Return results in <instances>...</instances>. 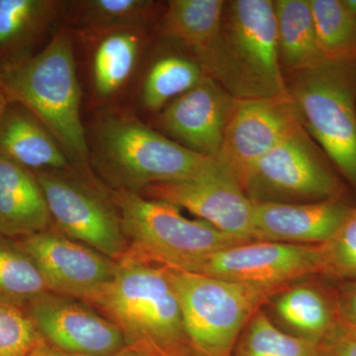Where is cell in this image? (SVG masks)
Returning a JSON list of instances; mask_svg holds the SVG:
<instances>
[{
	"instance_id": "obj_27",
	"label": "cell",
	"mask_w": 356,
	"mask_h": 356,
	"mask_svg": "<svg viewBox=\"0 0 356 356\" xmlns=\"http://www.w3.org/2000/svg\"><path fill=\"white\" fill-rule=\"evenodd\" d=\"M310 6L323 58L356 60V18L343 0H310Z\"/></svg>"
},
{
	"instance_id": "obj_13",
	"label": "cell",
	"mask_w": 356,
	"mask_h": 356,
	"mask_svg": "<svg viewBox=\"0 0 356 356\" xmlns=\"http://www.w3.org/2000/svg\"><path fill=\"white\" fill-rule=\"evenodd\" d=\"M300 124L289 95L238 100L216 161L241 184L248 170Z\"/></svg>"
},
{
	"instance_id": "obj_36",
	"label": "cell",
	"mask_w": 356,
	"mask_h": 356,
	"mask_svg": "<svg viewBox=\"0 0 356 356\" xmlns=\"http://www.w3.org/2000/svg\"><path fill=\"white\" fill-rule=\"evenodd\" d=\"M344 6L356 18V0H343Z\"/></svg>"
},
{
	"instance_id": "obj_26",
	"label": "cell",
	"mask_w": 356,
	"mask_h": 356,
	"mask_svg": "<svg viewBox=\"0 0 356 356\" xmlns=\"http://www.w3.org/2000/svg\"><path fill=\"white\" fill-rule=\"evenodd\" d=\"M275 309L287 325L311 337L332 334L339 324V315L334 314L327 298L310 286L299 285L283 292L276 301Z\"/></svg>"
},
{
	"instance_id": "obj_7",
	"label": "cell",
	"mask_w": 356,
	"mask_h": 356,
	"mask_svg": "<svg viewBox=\"0 0 356 356\" xmlns=\"http://www.w3.org/2000/svg\"><path fill=\"white\" fill-rule=\"evenodd\" d=\"M187 341L202 356H229L245 325L275 292L168 267Z\"/></svg>"
},
{
	"instance_id": "obj_4",
	"label": "cell",
	"mask_w": 356,
	"mask_h": 356,
	"mask_svg": "<svg viewBox=\"0 0 356 356\" xmlns=\"http://www.w3.org/2000/svg\"><path fill=\"white\" fill-rule=\"evenodd\" d=\"M118 327L130 348L175 356L187 341L181 309L168 267L128 252L113 280L91 304Z\"/></svg>"
},
{
	"instance_id": "obj_34",
	"label": "cell",
	"mask_w": 356,
	"mask_h": 356,
	"mask_svg": "<svg viewBox=\"0 0 356 356\" xmlns=\"http://www.w3.org/2000/svg\"><path fill=\"white\" fill-rule=\"evenodd\" d=\"M115 356H152L144 353V351L136 350V348H130V346H126L124 350H122L120 353H117Z\"/></svg>"
},
{
	"instance_id": "obj_6",
	"label": "cell",
	"mask_w": 356,
	"mask_h": 356,
	"mask_svg": "<svg viewBox=\"0 0 356 356\" xmlns=\"http://www.w3.org/2000/svg\"><path fill=\"white\" fill-rule=\"evenodd\" d=\"M124 233L135 254L161 266L185 270L211 254L252 241L229 235L202 220H191L179 208L119 189L115 194Z\"/></svg>"
},
{
	"instance_id": "obj_24",
	"label": "cell",
	"mask_w": 356,
	"mask_h": 356,
	"mask_svg": "<svg viewBox=\"0 0 356 356\" xmlns=\"http://www.w3.org/2000/svg\"><path fill=\"white\" fill-rule=\"evenodd\" d=\"M273 3L282 69L291 74L324 60L316 36L310 0H277Z\"/></svg>"
},
{
	"instance_id": "obj_33",
	"label": "cell",
	"mask_w": 356,
	"mask_h": 356,
	"mask_svg": "<svg viewBox=\"0 0 356 356\" xmlns=\"http://www.w3.org/2000/svg\"><path fill=\"white\" fill-rule=\"evenodd\" d=\"M27 356H86L81 355H77V353H70V351H65L60 350V348H56V346H51V344L43 341L41 344H39L31 353H29Z\"/></svg>"
},
{
	"instance_id": "obj_12",
	"label": "cell",
	"mask_w": 356,
	"mask_h": 356,
	"mask_svg": "<svg viewBox=\"0 0 356 356\" xmlns=\"http://www.w3.org/2000/svg\"><path fill=\"white\" fill-rule=\"evenodd\" d=\"M142 192L145 197L189 211L224 233L254 241V203L238 180L219 163L201 177L149 185L139 193Z\"/></svg>"
},
{
	"instance_id": "obj_2",
	"label": "cell",
	"mask_w": 356,
	"mask_h": 356,
	"mask_svg": "<svg viewBox=\"0 0 356 356\" xmlns=\"http://www.w3.org/2000/svg\"><path fill=\"white\" fill-rule=\"evenodd\" d=\"M194 58L205 76L236 99L289 95L270 0L226 1L219 34Z\"/></svg>"
},
{
	"instance_id": "obj_31",
	"label": "cell",
	"mask_w": 356,
	"mask_h": 356,
	"mask_svg": "<svg viewBox=\"0 0 356 356\" xmlns=\"http://www.w3.org/2000/svg\"><path fill=\"white\" fill-rule=\"evenodd\" d=\"M337 310L339 321L356 331V280L341 290Z\"/></svg>"
},
{
	"instance_id": "obj_25",
	"label": "cell",
	"mask_w": 356,
	"mask_h": 356,
	"mask_svg": "<svg viewBox=\"0 0 356 356\" xmlns=\"http://www.w3.org/2000/svg\"><path fill=\"white\" fill-rule=\"evenodd\" d=\"M50 292L39 267L17 241L0 235V303L25 309Z\"/></svg>"
},
{
	"instance_id": "obj_17",
	"label": "cell",
	"mask_w": 356,
	"mask_h": 356,
	"mask_svg": "<svg viewBox=\"0 0 356 356\" xmlns=\"http://www.w3.org/2000/svg\"><path fill=\"white\" fill-rule=\"evenodd\" d=\"M252 203L254 241L292 245L327 243L353 208L341 198L308 203Z\"/></svg>"
},
{
	"instance_id": "obj_18",
	"label": "cell",
	"mask_w": 356,
	"mask_h": 356,
	"mask_svg": "<svg viewBox=\"0 0 356 356\" xmlns=\"http://www.w3.org/2000/svg\"><path fill=\"white\" fill-rule=\"evenodd\" d=\"M63 1L0 0V70L22 64L62 25Z\"/></svg>"
},
{
	"instance_id": "obj_23",
	"label": "cell",
	"mask_w": 356,
	"mask_h": 356,
	"mask_svg": "<svg viewBox=\"0 0 356 356\" xmlns=\"http://www.w3.org/2000/svg\"><path fill=\"white\" fill-rule=\"evenodd\" d=\"M158 4L149 0L63 1L62 24L76 36L126 26L154 25Z\"/></svg>"
},
{
	"instance_id": "obj_1",
	"label": "cell",
	"mask_w": 356,
	"mask_h": 356,
	"mask_svg": "<svg viewBox=\"0 0 356 356\" xmlns=\"http://www.w3.org/2000/svg\"><path fill=\"white\" fill-rule=\"evenodd\" d=\"M86 128L89 163L124 191L193 179L218 165L216 159L193 153L122 107L99 109Z\"/></svg>"
},
{
	"instance_id": "obj_11",
	"label": "cell",
	"mask_w": 356,
	"mask_h": 356,
	"mask_svg": "<svg viewBox=\"0 0 356 356\" xmlns=\"http://www.w3.org/2000/svg\"><path fill=\"white\" fill-rule=\"evenodd\" d=\"M15 241L39 267L51 292L89 305L111 283L118 267V261L50 229Z\"/></svg>"
},
{
	"instance_id": "obj_8",
	"label": "cell",
	"mask_w": 356,
	"mask_h": 356,
	"mask_svg": "<svg viewBox=\"0 0 356 356\" xmlns=\"http://www.w3.org/2000/svg\"><path fill=\"white\" fill-rule=\"evenodd\" d=\"M329 161L300 124L248 170L241 185L254 202L308 203L341 198L343 187Z\"/></svg>"
},
{
	"instance_id": "obj_28",
	"label": "cell",
	"mask_w": 356,
	"mask_h": 356,
	"mask_svg": "<svg viewBox=\"0 0 356 356\" xmlns=\"http://www.w3.org/2000/svg\"><path fill=\"white\" fill-rule=\"evenodd\" d=\"M236 356H320V351L313 339L285 334L259 311L248 324Z\"/></svg>"
},
{
	"instance_id": "obj_19",
	"label": "cell",
	"mask_w": 356,
	"mask_h": 356,
	"mask_svg": "<svg viewBox=\"0 0 356 356\" xmlns=\"http://www.w3.org/2000/svg\"><path fill=\"white\" fill-rule=\"evenodd\" d=\"M0 154L33 172L76 168L38 117L13 100L0 117Z\"/></svg>"
},
{
	"instance_id": "obj_29",
	"label": "cell",
	"mask_w": 356,
	"mask_h": 356,
	"mask_svg": "<svg viewBox=\"0 0 356 356\" xmlns=\"http://www.w3.org/2000/svg\"><path fill=\"white\" fill-rule=\"evenodd\" d=\"M321 273L356 280V207L351 208L331 240L320 245Z\"/></svg>"
},
{
	"instance_id": "obj_32",
	"label": "cell",
	"mask_w": 356,
	"mask_h": 356,
	"mask_svg": "<svg viewBox=\"0 0 356 356\" xmlns=\"http://www.w3.org/2000/svg\"><path fill=\"white\" fill-rule=\"evenodd\" d=\"M337 337L334 356H356V331L348 325H337L334 332Z\"/></svg>"
},
{
	"instance_id": "obj_16",
	"label": "cell",
	"mask_w": 356,
	"mask_h": 356,
	"mask_svg": "<svg viewBox=\"0 0 356 356\" xmlns=\"http://www.w3.org/2000/svg\"><path fill=\"white\" fill-rule=\"evenodd\" d=\"M236 102L228 91L205 76L161 110L156 123L177 144L200 156L216 159Z\"/></svg>"
},
{
	"instance_id": "obj_15",
	"label": "cell",
	"mask_w": 356,
	"mask_h": 356,
	"mask_svg": "<svg viewBox=\"0 0 356 356\" xmlns=\"http://www.w3.org/2000/svg\"><path fill=\"white\" fill-rule=\"evenodd\" d=\"M154 26L114 28L74 35L86 48L88 79L92 99L100 109L114 107L142 70Z\"/></svg>"
},
{
	"instance_id": "obj_10",
	"label": "cell",
	"mask_w": 356,
	"mask_h": 356,
	"mask_svg": "<svg viewBox=\"0 0 356 356\" xmlns=\"http://www.w3.org/2000/svg\"><path fill=\"white\" fill-rule=\"evenodd\" d=\"M182 271L277 293L293 281L321 273L320 245L252 241L202 257Z\"/></svg>"
},
{
	"instance_id": "obj_3",
	"label": "cell",
	"mask_w": 356,
	"mask_h": 356,
	"mask_svg": "<svg viewBox=\"0 0 356 356\" xmlns=\"http://www.w3.org/2000/svg\"><path fill=\"white\" fill-rule=\"evenodd\" d=\"M0 88L9 100L27 107L60 143L76 168L89 165L86 125L81 118L76 39L60 25L49 43L22 64L0 70Z\"/></svg>"
},
{
	"instance_id": "obj_20",
	"label": "cell",
	"mask_w": 356,
	"mask_h": 356,
	"mask_svg": "<svg viewBox=\"0 0 356 356\" xmlns=\"http://www.w3.org/2000/svg\"><path fill=\"white\" fill-rule=\"evenodd\" d=\"M51 222L35 173L0 154V235L20 240L47 231Z\"/></svg>"
},
{
	"instance_id": "obj_9",
	"label": "cell",
	"mask_w": 356,
	"mask_h": 356,
	"mask_svg": "<svg viewBox=\"0 0 356 356\" xmlns=\"http://www.w3.org/2000/svg\"><path fill=\"white\" fill-rule=\"evenodd\" d=\"M74 168L34 172L51 221L67 238L120 261L128 250L119 213L98 192L81 181Z\"/></svg>"
},
{
	"instance_id": "obj_21",
	"label": "cell",
	"mask_w": 356,
	"mask_h": 356,
	"mask_svg": "<svg viewBox=\"0 0 356 356\" xmlns=\"http://www.w3.org/2000/svg\"><path fill=\"white\" fill-rule=\"evenodd\" d=\"M136 102L143 111L159 114L170 102L193 88L205 76L191 53L159 54L140 70Z\"/></svg>"
},
{
	"instance_id": "obj_22",
	"label": "cell",
	"mask_w": 356,
	"mask_h": 356,
	"mask_svg": "<svg viewBox=\"0 0 356 356\" xmlns=\"http://www.w3.org/2000/svg\"><path fill=\"white\" fill-rule=\"evenodd\" d=\"M225 3L222 0H170L156 30L161 36L181 44L195 57L219 34Z\"/></svg>"
},
{
	"instance_id": "obj_5",
	"label": "cell",
	"mask_w": 356,
	"mask_h": 356,
	"mask_svg": "<svg viewBox=\"0 0 356 356\" xmlns=\"http://www.w3.org/2000/svg\"><path fill=\"white\" fill-rule=\"evenodd\" d=\"M286 86L302 126L356 188V60H322Z\"/></svg>"
},
{
	"instance_id": "obj_35",
	"label": "cell",
	"mask_w": 356,
	"mask_h": 356,
	"mask_svg": "<svg viewBox=\"0 0 356 356\" xmlns=\"http://www.w3.org/2000/svg\"><path fill=\"white\" fill-rule=\"evenodd\" d=\"M9 98L4 92L3 89L0 88V117L3 113L4 109H6V105L8 104Z\"/></svg>"
},
{
	"instance_id": "obj_14",
	"label": "cell",
	"mask_w": 356,
	"mask_h": 356,
	"mask_svg": "<svg viewBox=\"0 0 356 356\" xmlns=\"http://www.w3.org/2000/svg\"><path fill=\"white\" fill-rule=\"evenodd\" d=\"M81 300L47 293L25 310L44 341L86 356H115L126 348L120 330Z\"/></svg>"
},
{
	"instance_id": "obj_30",
	"label": "cell",
	"mask_w": 356,
	"mask_h": 356,
	"mask_svg": "<svg viewBox=\"0 0 356 356\" xmlns=\"http://www.w3.org/2000/svg\"><path fill=\"white\" fill-rule=\"evenodd\" d=\"M44 341L25 309L0 303V356H27Z\"/></svg>"
}]
</instances>
